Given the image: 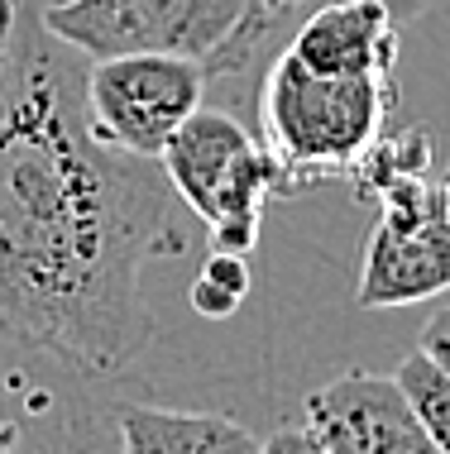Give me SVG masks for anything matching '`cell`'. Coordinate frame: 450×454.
<instances>
[{
	"label": "cell",
	"mask_w": 450,
	"mask_h": 454,
	"mask_svg": "<svg viewBox=\"0 0 450 454\" xmlns=\"http://www.w3.org/2000/svg\"><path fill=\"white\" fill-rule=\"evenodd\" d=\"M87 63L24 0L0 67V340L111 378L154 345L144 268L187 254L158 158L106 149Z\"/></svg>",
	"instance_id": "1"
},
{
	"label": "cell",
	"mask_w": 450,
	"mask_h": 454,
	"mask_svg": "<svg viewBox=\"0 0 450 454\" xmlns=\"http://www.w3.org/2000/svg\"><path fill=\"white\" fill-rule=\"evenodd\" d=\"M398 106V77H321L278 48L259 77V144L273 153L288 196L350 177Z\"/></svg>",
	"instance_id": "2"
},
{
	"label": "cell",
	"mask_w": 450,
	"mask_h": 454,
	"mask_svg": "<svg viewBox=\"0 0 450 454\" xmlns=\"http://www.w3.org/2000/svg\"><path fill=\"white\" fill-rule=\"evenodd\" d=\"M158 168L178 201L211 230V249L245 259L259 244L264 206L273 196H288L273 153L259 144V134L245 129L235 110L197 106L168 134Z\"/></svg>",
	"instance_id": "3"
},
{
	"label": "cell",
	"mask_w": 450,
	"mask_h": 454,
	"mask_svg": "<svg viewBox=\"0 0 450 454\" xmlns=\"http://www.w3.org/2000/svg\"><path fill=\"white\" fill-rule=\"evenodd\" d=\"M379 220L369 230L355 278L359 311H393L450 292V225L441 206V177L407 173L374 196Z\"/></svg>",
	"instance_id": "4"
},
{
	"label": "cell",
	"mask_w": 450,
	"mask_h": 454,
	"mask_svg": "<svg viewBox=\"0 0 450 454\" xmlns=\"http://www.w3.org/2000/svg\"><path fill=\"white\" fill-rule=\"evenodd\" d=\"M206 101V72L182 53H115L91 58L82 77L87 129L106 149L158 158L182 120Z\"/></svg>",
	"instance_id": "5"
},
{
	"label": "cell",
	"mask_w": 450,
	"mask_h": 454,
	"mask_svg": "<svg viewBox=\"0 0 450 454\" xmlns=\"http://www.w3.org/2000/svg\"><path fill=\"white\" fill-rule=\"evenodd\" d=\"M249 0H58L43 29L82 58L182 53L201 58L240 24Z\"/></svg>",
	"instance_id": "6"
},
{
	"label": "cell",
	"mask_w": 450,
	"mask_h": 454,
	"mask_svg": "<svg viewBox=\"0 0 450 454\" xmlns=\"http://www.w3.org/2000/svg\"><path fill=\"white\" fill-rule=\"evenodd\" d=\"M307 431L326 454H441L393 373L350 368L307 397Z\"/></svg>",
	"instance_id": "7"
},
{
	"label": "cell",
	"mask_w": 450,
	"mask_h": 454,
	"mask_svg": "<svg viewBox=\"0 0 450 454\" xmlns=\"http://www.w3.org/2000/svg\"><path fill=\"white\" fill-rule=\"evenodd\" d=\"M283 48L321 77H398V24L379 0H321Z\"/></svg>",
	"instance_id": "8"
},
{
	"label": "cell",
	"mask_w": 450,
	"mask_h": 454,
	"mask_svg": "<svg viewBox=\"0 0 450 454\" xmlns=\"http://www.w3.org/2000/svg\"><path fill=\"white\" fill-rule=\"evenodd\" d=\"M120 454H259V435L221 411L120 402L111 411Z\"/></svg>",
	"instance_id": "9"
},
{
	"label": "cell",
	"mask_w": 450,
	"mask_h": 454,
	"mask_svg": "<svg viewBox=\"0 0 450 454\" xmlns=\"http://www.w3.org/2000/svg\"><path fill=\"white\" fill-rule=\"evenodd\" d=\"M20 435L5 454H120L111 411L87 407H39L34 421H15Z\"/></svg>",
	"instance_id": "10"
},
{
	"label": "cell",
	"mask_w": 450,
	"mask_h": 454,
	"mask_svg": "<svg viewBox=\"0 0 450 454\" xmlns=\"http://www.w3.org/2000/svg\"><path fill=\"white\" fill-rule=\"evenodd\" d=\"M431 129L422 125H407V129H388L369 144V149L359 153V163L350 168V182H355V192L364 201H374L393 177H407V173H431Z\"/></svg>",
	"instance_id": "11"
},
{
	"label": "cell",
	"mask_w": 450,
	"mask_h": 454,
	"mask_svg": "<svg viewBox=\"0 0 450 454\" xmlns=\"http://www.w3.org/2000/svg\"><path fill=\"white\" fill-rule=\"evenodd\" d=\"M398 387L407 392L412 411H417V421L427 426L431 445L450 454V373L436 359H427L422 349H412L403 364H398Z\"/></svg>",
	"instance_id": "12"
},
{
	"label": "cell",
	"mask_w": 450,
	"mask_h": 454,
	"mask_svg": "<svg viewBox=\"0 0 450 454\" xmlns=\"http://www.w3.org/2000/svg\"><path fill=\"white\" fill-rule=\"evenodd\" d=\"M201 278H211L216 287H225L230 297H240V301L249 297V259H245V254L211 249V259L201 263Z\"/></svg>",
	"instance_id": "13"
},
{
	"label": "cell",
	"mask_w": 450,
	"mask_h": 454,
	"mask_svg": "<svg viewBox=\"0 0 450 454\" xmlns=\"http://www.w3.org/2000/svg\"><path fill=\"white\" fill-rule=\"evenodd\" d=\"M187 301H192V311H197L201 321H230V316L240 311V297H230L225 287H216V282L201 278V273H197V282H192Z\"/></svg>",
	"instance_id": "14"
},
{
	"label": "cell",
	"mask_w": 450,
	"mask_h": 454,
	"mask_svg": "<svg viewBox=\"0 0 450 454\" xmlns=\"http://www.w3.org/2000/svg\"><path fill=\"white\" fill-rule=\"evenodd\" d=\"M427 359H436L450 373V301L436 306V311L427 316V325H422V345H417Z\"/></svg>",
	"instance_id": "15"
},
{
	"label": "cell",
	"mask_w": 450,
	"mask_h": 454,
	"mask_svg": "<svg viewBox=\"0 0 450 454\" xmlns=\"http://www.w3.org/2000/svg\"><path fill=\"white\" fill-rule=\"evenodd\" d=\"M259 454H326L307 426H283L269 440H259Z\"/></svg>",
	"instance_id": "16"
},
{
	"label": "cell",
	"mask_w": 450,
	"mask_h": 454,
	"mask_svg": "<svg viewBox=\"0 0 450 454\" xmlns=\"http://www.w3.org/2000/svg\"><path fill=\"white\" fill-rule=\"evenodd\" d=\"M379 5L388 10V15H393L398 29H403V24H412V20H422V15H427V5H431V0H379Z\"/></svg>",
	"instance_id": "17"
},
{
	"label": "cell",
	"mask_w": 450,
	"mask_h": 454,
	"mask_svg": "<svg viewBox=\"0 0 450 454\" xmlns=\"http://www.w3.org/2000/svg\"><path fill=\"white\" fill-rule=\"evenodd\" d=\"M254 10H269V15H293V20H302L312 5H321V0H249Z\"/></svg>",
	"instance_id": "18"
},
{
	"label": "cell",
	"mask_w": 450,
	"mask_h": 454,
	"mask_svg": "<svg viewBox=\"0 0 450 454\" xmlns=\"http://www.w3.org/2000/svg\"><path fill=\"white\" fill-rule=\"evenodd\" d=\"M20 5L24 0H0V67H5V48H10V29H15V15H20Z\"/></svg>",
	"instance_id": "19"
},
{
	"label": "cell",
	"mask_w": 450,
	"mask_h": 454,
	"mask_svg": "<svg viewBox=\"0 0 450 454\" xmlns=\"http://www.w3.org/2000/svg\"><path fill=\"white\" fill-rule=\"evenodd\" d=\"M15 435H20V426H15V421H5V416H0V454H5L10 445H15Z\"/></svg>",
	"instance_id": "20"
},
{
	"label": "cell",
	"mask_w": 450,
	"mask_h": 454,
	"mask_svg": "<svg viewBox=\"0 0 450 454\" xmlns=\"http://www.w3.org/2000/svg\"><path fill=\"white\" fill-rule=\"evenodd\" d=\"M441 206H446V225H450V173L441 177Z\"/></svg>",
	"instance_id": "21"
},
{
	"label": "cell",
	"mask_w": 450,
	"mask_h": 454,
	"mask_svg": "<svg viewBox=\"0 0 450 454\" xmlns=\"http://www.w3.org/2000/svg\"><path fill=\"white\" fill-rule=\"evenodd\" d=\"M34 5H39V10H48V5H58V0H34Z\"/></svg>",
	"instance_id": "22"
},
{
	"label": "cell",
	"mask_w": 450,
	"mask_h": 454,
	"mask_svg": "<svg viewBox=\"0 0 450 454\" xmlns=\"http://www.w3.org/2000/svg\"><path fill=\"white\" fill-rule=\"evenodd\" d=\"M10 5H15V0H10Z\"/></svg>",
	"instance_id": "23"
}]
</instances>
